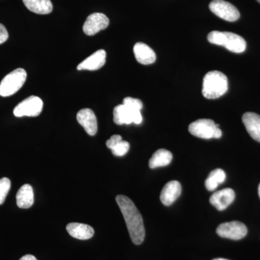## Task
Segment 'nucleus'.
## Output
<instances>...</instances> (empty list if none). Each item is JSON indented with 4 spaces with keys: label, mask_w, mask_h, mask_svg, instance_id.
Instances as JSON below:
<instances>
[{
    "label": "nucleus",
    "mask_w": 260,
    "mask_h": 260,
    "mask_svg": "<svg viewBox=\"0 0 260 260\" xmlns=\"http://www.w3.org/2000/svg\"><path fill=\"white\" fill-rule=\"evenodd\" d=\"M116 201L125 220L132 242L136 245H140L144 241L145 237L144 223L141 214L134 203L127 197L118 195Z\"/></svg>",
    "instance_id": "obj_1"
},
{
    "label": "nucleus",
    "mask_w": 260,
    "mask_h": 260,
    "mask_svg": "<svg viewBox=\"0 0 260 260\" xmlns=\"http://www.w3.org/2000/svg\"><path fill=\"white\" fill-rule=\"evenodd\" d=\"M228 78L220 71L209 72L203 79V95L208 99L221 97L228 90Z\"/></svg>",
    "instance_id": "obj_2"
},
{
    "label": "nucleus",
    "mask_w": 260,
    "mask_h": 260,
    "mask_svg": "<svg viewBox=\"0 0 260 260\" xmlns=\"http://www.w3.org/2000/svg\"><path fill=\"white\" fill-rule=\"evenodd\" d=\"M208 42L215 45L222 46L234 53H242L246 50V41L238 34L231 32H210L208 36Z\"/></svg>",
    "instance_id": "obj_3"
},
{
    "label": "nucleus",
    "mask_w": 260,
    "mask_h": 260,
    "mask_svg": "<svg viewBox=\"0 0 260 260\" xmlns=\"http://www.w3.org/2000/svg\"><path fill=\"white\" fill-rule=\"evenodd\" d=\"M26 78V71L22 68L11 72L3 78L0 83V95L8 97L17 93L23 87Z\"/></svg>",
    "instance_id": "obj_4"
},
{
    "label": "nucleus",
    "mask_w": 260,
    "mask_h": 260,
    "mask_svg": "<svg viewBox=\"0 0 260 260\" xmlns=\"http://www.w3.org/2000/svg\"><path fill=\"white\" fill-rule=\"evenodd\" d=\"M43 107H44V103L42 99L39 97L32 95L20 102L15 108L13 114L17 117H22V116L35 117L40 115Z\"/></svg>",
    "instance_id": "obj_5"
},
{
    "label": "nucleus",
    "mask_w": 260,
    "mask_h": 260,
    "mask_svg": "<svg viewBox=\"0 0 260 260\" xmlns=\"http://www.w3.org/2000/svg\"><path fill=\"white\" fill-rule=\"evenodd\" d=\"M209 8L212 13L226 21H237L240 18L237 8L224 0H213L210 3Z\"/></svg>",
    "instance_id": "obj_6"
},
{
    "label": "nucleus",
    "mask_w": 260,
    "mask_h": 260,
    "mask_svg": "<svg viewBox=\"0 0 260 260\" xmlns=\"http://www.w3.org/2000/svg\"><path fill=\"white\" fill-rule=\"evenodd\" d=\"M216 232L220 237L232 240H240L247 234V228L239 221L228 222L219 225Z\"/></svg>",
    "instance_id": "obj_7"
},
{
    "label": "nucleus",
    "mask_w": 260,
    "mask_h": 260,
    "mask_svg": "<svg viewBox=\"0 0 260 260\" xmlns=\"http://www.w3.org/2000/svg\"><path fill=\"white\" fill-rule=\"evenodd\" d=\"M142 121L143 116L140 111L132 110L123 104L114 108V121L118 125L130 124L132 123L140 124H141Z\"/></svg>",
    "instance_id": "obj_8"
},
{
    "label": "nucleus",
    "mask_w": 260,
    "mask_h": 260,
    "mask_svg": "<svg viewBox=\"0 0 260 260\" xmlns=\"http://www.w3.org/2000/svg\"><path fill=\"white\" fill-rule=\"evenodd\" d=\"M219 127L211 119H202L193 121L189 126V132L191 135L203 139L213 138L215 129Z\"/></svg>",
    "instance_id": "obj_9"
},
{
    "label": "nucleus",
    "mask_w": 260,
    "mask_h": 260,
    "mask_svg": "<svg viewBox=\"0 0 260 260\" xmlns=\"http://www.w3.org/2000/svg\"><path fill=\"white\" fill-rule=\"evenodd\" d=\"M109 20L105 15L95 13L89 15L84 23L83 30L86 35L94 36L109 26Z\"/></svg>",
    "instance_id": "obj_10"
},
{
    "label": "nucleus",
    "mask_w": 260,
    "mask_h": 260,
    "mask_svg": "<svg viewBox=\"0 0 260 260\" xmlns=\"http://www.w3.org/2000/svg\"><path fill=\"white\" fill-rule=\"evenodd\" d=\"M77 120L90 136L96 134L98 122L96 116L91 109H83L77 114Z\"/></svg>",
    "instance_id": "obj_11"
},
{
    "label": "nucleus",
    "mask_w": 260,
    "mask_h": 260,
    "mask_svg": "<svg viewBox=\"0 0 260 260\" xmlns=\"http://www.w3.org/2000/svg\"><path fill=\"white\" fill-rule=\"evenodd\" d=\"M235 199V192L232 189H221L215 191L210 198V203L213 205L217 210H224L226 209Z\"/></svg>",
    "instance_id": "obj_12"
},
{
    "label": "nucleus",
    "mask_w": 260,
    "mask_h": 260,
    "mask_svg": "<svg viewBox=\"0 0 260 260\" xmlns=\"http://www.w3.org/2000/svg\"><path fill=\"white\" fill-rule=\"evenodd\" d=\"M107 53L103 49L98 50L77 67L78 70H90L95 71L102 68L106 63Z\"/></svg>",
    "instance_id": "obj_13"
},
{
    "label": "nucleus",
    "mask_w": 260,
    "mask_h": 260,
    "mask_svg": "<svg viewBox=\"0 0 260 260\" xmlns=\"http://www.w3.org/2000/svg\"><path fill=\"white\" fill-rule=\"evenodd\" d=\"M181 186L177 181H171L162 188L160 193V201L166 206L172 205L180 196Z\"/></svg>",
    "instance_id": "obj_14"
},
{
    "label": "nucleus",
    "mask_w": 260,
    "mask_h": 260,
    "mask_svg": "<svg viewBox=\"0 0 260 260\" xmlns=\"http://www.w3.org/2000/svg\"><path fill=\"white\" fill-rule=\"evenodd\" d=\"M137 61L142 64H153L156 60L155 51L144 43H137L133 48Z\"/></svg>",
    "instance_id": "obj_15"
},
{
    "label": "nucleus",
    "mask_w": 260,
    "mask_h": 260,
    "mask_svg": "<svg viewBox=\"0 0 260 260\" xmlns=\"http://www.w3.org/2000/svg\"><path fill=\"white\" fill-rule=\"evenodd\" d=\"M242 121L251 138L260 143V115L255 113H245Z\"/></svg>",
    "instance_id": "obj_16"
},
{
    "label": "nucleus",
    "mask_w": 260,
    "mask_h": 260,
    "mask_svg": "<svg viewBox=\"0 0 260 260\" xmlns=\"http://www.w3.org/2000/svg\"><path fill=\"white\" fill-rule=\"evenodd\" d=\"M66 229L71 237L80 240H88L94 235V229L87 224L70 223L67 225Z\"/></svg>",
    "instance_id": "obj_17"
},
{
    "label": "nucleus",
    "mask_w": 260,
    "mask_h": 260,
    "mask_svg": "<svg viewBox=\"0 0 260 260\" xmlns=\"http://www.w3.org/2000/svg\"><path fill=\"white\" fill-rule=\"evenodd\" d=\"M17 205L20 208L27 209L34 203V190L30 184H24L19 189L16 195Z\"/></svg>",
    "instance_id": "obj_18"
},
{
    "label": "nucleus",
    "mask_w": 260,
    "mask_h": 260,
    "mask_svg": "<svg viewBox=\"0 0 260 260\" xmlns=\"http://www.w3.org/2000/svg\"><path fill=\"white\" fill-rule=\"evenodd\" d=\"M24 5L32 13L39 15H47L53 10L51 0H23Z\"/></svg>",
    "instance_id": "obj_19"
},
{
    "label": "nucleus",
    "mask_w": 260,
    "mask_h": 260,
    "mask_svg": "<svg viewBox=\"0 0 260 260\" xmlns=\"http://www.w3.org/2000/svg\"><path fill=\"white\" fill-rule=\"evenodd\" d=\"M172 153L170 151L166 149H159L149 160V167L151 169L167 167L172 162Z\"/></svg>",
    "instance_id": "obj_20"
},
{
    "label": "nucleus",
    "mask_w": 260,
    "mask_h": 260,
    "mask_svg": "<svg viewBox=\"0 0 260 260\" xmlns=\"http://www.w3.org/2000/svg\"><path fill=\"white\" fill-rule=\"evenodd\" d=\"M225 173L220 169H217L210 173L209 177L205 181V187L208 191H214L219 184L225 180Z\"/></svg>",
    "instance_id": "obj_21"
},
{
    "label": "nucleus",
    "mask_w": 260,
    "mask_h": 260,
    "mask_svg": "<svg viewBox=\"0 0 260 260\" xmlns=\"http://www.w3.org/2000/svg\"><path fill=\"white\" fill-rule=\"evenodd\" d=\"M10 187H11V181L8 178H2L0 179V205L4 203Z\"/></svg>",
    "instance_id": "obj_22"
},
{
    "label": "nucleus",
    "mask_w": 260,
    "mask_h": 260,
    "mask_svg": "<svg viewBox=\"0 0 260 260\" xmlns=\"http://www.w3.org/2000/svg\"><path fill=\"white\" fill-rule=\"evenodd\" d=\"M129 150V144L128 142L121 140L114 148L112 149V153L116 156H123L128 153Z\"/></svg>",
    "instance_id": "obj_23"
},
{
    "label": "nucleus",
    "mask_w": 260,
    "mask_h": 260,
    "mask_svg": "<svg viewBox=\"0 0 260 260\" xmlns=\"http://www.w3.org/2000/svg\"><path fill=\"white\" fill-rule=\"evenodd\" d=\"M123 104L133 111H140L143 107L141 101L131 97L125 98L123 101Z\"/></svg>",
    "instance_id": "obj_24"
},
{
    "label": "nucleus",
    "mask_w": 260,
    "mask_h": 260,
    "mask_svg": "<svg viewBox=\"0 0 260 260\" xmlns=\"http://www.w3.org/2000/svg\"><path fill=\"white\" fill-rule=\"evenodd\" d=\"M121 140H122V138H121V135H113V136L111 137L110 139L108 140L107 141V148L112 150V149L114 148Z\"/></svg>",
    "instance_id": "obj_25"
},
{
    "label": "nucleus",
    "mask_w": 260,
    "mask_h": 260,
    "mask_svg": "<svg viewBox=\"0 0 260 260\" xmlns=\"http://www.w3.org/2000/svg\"><path fill=\"white\" fill-rule=\"evenodd\" d=\"M9 38L8 30L5 28V25L0 23V44H4Z\"/></svg>",
    "instance_id": "obj_26"
},
{
    "label": "nucleus",
    "mask_w": 260,
    "mask_h": 260,
    "mask_svg": "<svg viewBox=\"0 0 260 260\" xmlns=\"http://www.w3.org/2000/svg\"><path fill=\"white\" fill-rule=\"evenodd\" d=\"M222 136V131L220 130V128L218 127L216 129H215V133H214L213 138H216V139H218V138H221Z\"/></svg>",
    "instance_id": "obj_27"
},
{
    "label": "nucleus",
    "mask_w": 260,
    "mask_h": 260,
    "mask_svg": "<svg viewBox=\"0 0 260 260\" xmlns=\"http://www.w3.org/2000/svg\"><path fill=\"white\" fill-rule=\"evenodd\" d=\"M20 260H37V259L34 255H31V254H26V255L20 258Z\"/></svg>",
    "instance_id": "obj_28"
},
{
    "label": "nucleus",
    "mask_w": 260,
    "mask_h": 260,
    "mask_svg": "<svg viewBox=\"0 0 260 260\" xmlns=\"http://www.w3.org/2000/svg\"><path fill=\"white\" fill-rule=\"evenodd\" d=\"M213 260H229V259H223V258H217V259H214Z\"/></svg>",
    "instance_id": "obj_29"
},
{
    "label": "nucleus",
    "mask_w": 260,
    "mask_h": 260,
    "mask_svg": "<svg viewBox=\"0 0 260 260\" xmlns=\"http://www.w3.org/2000/svg\"><path fill=\"white\" fill-rule=\"evenodd\" d=\"M258 193H259V198H260V184L259 185V188H258Z\"/></svg>",
    "instance_id": "obj_30"
},
{
    "label": "nucleus",
    "mask_w": 260,
    "mask_h": 260,
    "mask_svg": "<svg viewBox=\"0 0 260 260\" xmlns=\"http://www.w3.org/2000/svg\"><path fill=\"white\" fill-rule=\"evenodd\" d=\"M256 1H257L258 3H260V0H256Z\"/></svg>",
    "instance_id": "obj_31"
}]
</instances>
